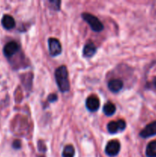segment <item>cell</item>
I'll return each instance as SVG.
<instances>
[{
    "label": "cell",
    "mask_w": 156,
    "mask_h": 157,
    "mask_svg": "<svg viewBox=\"0 0 156 157\" xmlns=\"http://www.w3.org/2000/svg\"><path fill=\"white\" fill-rule=\"evenodd\" d=\"M12 147L15 150H19L21 147V143L20 140H15L12 143Z\"/></svg>",
    "instance_id": "obj_16"
},
{
    "label": "cell",
    "mask_w": 156,
    "mask_h": 157,
    "mask_svg": "<svg viewBox=\"0 0 156 157\" xmlns=\"http://www.w3.org/2000/svg\"><path fill=\"white\" fill-rule=\"evenodd\" d=\"M2 25L6 30H11L15 26V21L12 16L9 15H4L2 18Z\"/></svg>",
    "instance_id": "obj_9"
},
{
    "label": "cell",
    "mask_w": 156,
    "mask_h": 157,
    "mask_svg": "<svg viewBox=\"0 0 156 157\" xmlns=\"http://www.w3.org/2000/svg\"><path fill=\"white\" fill-rule=\"evenodd\" d=\"M75 155L74 147L72 145H67L62 152V157H73Z\"/></svg>",
    "instance_id": "obj_14"
},
{
    "label": "cell",
    "mask_w": 156,
    "mask_h": 157,
    "mask_svg": "<svg viewBox=\"0 0 156 157\" xmlns=\"http://www.w3.org/2000/svg\"><path fill=\"white\" fill-rule=\"evenodd\" d=\"M99 106H100V102L97 97L95 95H91L87 98V101H86V107L89 111H97L99 108Z\"/></svg>",
    "instance_id": "obj_7"
},
{
    "label": "cell",
    "mask_w": 156,
    "mask_h": 157,
    "mask_svg": "<svg viewBox=\"0 0 156 157\" xmlns=\"http://www.w3.org/2000/svg\"><path fill=\"white\" fill-rule=\"evenodd\" d=\"M123 87V82L119 79H113L109 81L108 88L113 93H118Z\"/></svg>",
    "instance_id": "obj_10"
},
{
    "label": "cell",
    "mask_w": 156,
    "mask_h": 157,
    "mask_svg": "<svg viewBox=\"0 0 156 157\" xmlns=\"http://www.w3.org/2000/svg\"><path fill=\"white\" fill-rule=\"evenodd\" d=\"M55 80L59 90L62 93L69 91L70 90V81L68 78V71L66 66L62 65L58 67L55 71Z\"/></svg>",
    "instance_id": "obj_1"
},
{
    "label": "cell",
    "mask_w": 156,
    "mask_h": 157,
    "mask_svg": "<svg viewBox=\"0 0 156 157\" xmlns=\"http://www.w3.org/2000/svg\"><path fill=\"white\" fill-rule=\"evenodd\" d=\"M48 48L50 56L55 57L59 55L62 52V47L57 38H48Z\"/></svg>",
    "instance_id": "obj_4"
},
{
    "label": "cell",
    "mask_w": 156,
    "mask_h": 157,
    "mask_svg": "<svg viewBox=\"0 0 156 157\" xmlns=\"http://www.w3.org/2000/svg\"><path fill=\"white\" fill-rule=\"evenodd\" d=\"M18 49H19V45L16 41H9L3 48V54L7 58H10L18 52Z\"/></svg>",
    "instance_id": "obj_6"
},
{
    "label": "cell",
    "mask_w": 156,
    "mask_h": 157,
    "mask_svg": "<svg viewBox=\"0 0 156 157\" xmlns=\"http://www.w3.org/2000/svg\"><path fill=\"white\" fill-rule=\"evenodd\" d=\"M96 52V47L92 42H89L86 44L83 49V55L85 58H91Z\"/></svg>",
    "instance_id": "obj_11"
},
{
    "label": "cell",
    "mask_w": 156,
    "mask_h": 157,
    "mask_svg": "<svg viewBox=\"0 0 156 157\" xmlns=\"http://www.w3.org/2000/svg\"><path fill=\"white\" fill-rule=\"evenodd\" d=\"M120 151V144L116 140H113L108 142L105 148V152L107 156H116Z\"/></svg>",
    "instance_id": "obj_5"
},
{
    "label": "cell",
    "mask_w": 156,
    "mask_h": 157,
    "mask_svg": "<svg viewBox=\"0 0 156 157\" xmlns=\"http://www.w3.org/2000/svg\"><path fill=\"white\" fill-rule=\"evenodd\" d=\"M145 154L147 157H156V140L151 141L148 144Z\"/></svg>",
    "instance_id": "obj_12"
},
{
    "label": "cell",
    "mask_w": 156,
    "mask_h": 157,
    "mask_svg": "<svg viewBox=\"0 0 156 157\" xmlns=\"http://www.w3.org/2000/svg\"><path fill=\"white\" fill-rule=\"evenodd\" d=\"M81 16L86 22L88 23V25L93 31L96 32H100L101 31L103 30V25L101 22L100 20L95 15L87 13V12H84L81 15Z\"/></svg>",
    "instance_id": "obj_2"
},
{
    "label": "cell",
    "mask_w": 156,
    "mask_h": 157,
    "mask_svg": "<svg viewBox=\"0 0 156 157\" xmlns=\"http://www.w3.org/2000/svg\"><path fill=\"white\" fill-rule=\"evenodd\" d=\"M156 135V121L151 122V124H148L145 126V128L140 132L139 136L142 138H146L151 137V136H155Z\"/></svg>",
    "instance_id": "obj_8"
},
{
    "label": "cell",
    "mask_w": 156,
    "mask_h": 157,
    "mask_svg": "<svg viewBox=\"0 0 156 157\" xmlns=\"http://www.w3.org/2000/svg\"><path fill=\"white\" fill-rule=\"evenodd\" d=\"M47 101L50 103L55 102L58 101V95L56 94H50L48 97H47Z\"/></svg>",
    "instance_id": "obj_15"
},
{
    "label": "cell",
    "mask_w": 156,
    "mask_h": 157,
    "mask_svg": "<svg viewBox=\"0 0 156 157\" xmlns=\"http://www.w3.org/2000/svg\"><path fill=\"white\" fill-rule=\"evenodd\" d=\"M115 112H116V106H115L113 103H106V104L103 106V113L104 114L106 115V116H113L115 113Z\"/></svg>",
    "instance_id": "obj_13"
},
{
    "label": "cell",
    "mask_w": 156,
    "mask_h": 157,
    "mask_svg": "<svg viewBox=\"0 0 156 157\" xmlns=\"http://www.w3.org/2000/svg\"><path fill=\"white\" fill-rule=\"evenodd\" d=\"M151 87H154V89H156V77L155 78H154V79L152 80V82L151 83Z\"/></svg>",
    "instance_id": "obj_17"
},
{
    "label": "cell",
    "mask_w": 156,
    "mask_h": 157,
    "mask_svg": "<svg viewBox=\"0 0 156 157\" xmlns=\"http://www.w3.org/2000/svg\"><path fill=\"white\" fill-rule=\"evenodd\" d=\"M126 127V124L124 120H119L118 121H111L107 124V130L111 134H115L119 131H123Z\"/></svg>",
    "instance_id": "obj_3"
}]
</instances>
